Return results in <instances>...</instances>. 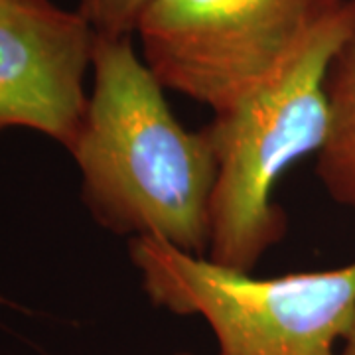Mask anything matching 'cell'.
<instances>
[{
	"instance_id": "cell-1",
	"label": "cell",
	"mask_w": 355,
	"mask_h": 355,
	"mask_svg": "<svg viewBox=\"0 0 355 355\" xmlns=\"http://www.w3.org/2000/svg\"><path fill=\"white\" fill-rule=\"evenodd\" d=\"M87 107L71 154L83 205L105 231L205 257L217 160L188 130L132 38H95Z\"/></svg>"
},
{
	"instance_id": "cell-2",
	"label": "cell",
	"mask_w": 355,
	"mask_h": 355,
	"mask_svg": "<svg viewBox=\"0 0 355 355\" xmlns=\"http://www.w3.org/2000/svg\"><path fill=\"white\" fill-rule=\"evenodd\" d=\"M355 28V0L310 36L270 81L203 127L217 176L209 245L217 265L253 272L288 229L275 190L298 160L318 154L328 128V71Z\"/></svg>"
},
{
	"instance_id": "cell-3",
	"label": "cell",
	"mask_w": 355,
	"mask_h": 355,
	"mask_svg": "<svg viewBox=\"0 0 355 355\" xmlns=\"http://www.w3.org/2000/svg\"><path fill=\"white\" fill-rule=\"evenodd\" d=\"M128 257L154 306L209 324L217 355H340L355 322V261L259 279L153 237Z\"/></svg>"
},
{
	"instance_id": "cell-4",
	"label": "cell",
	"mask_w": 355,
	"mask_h": 355,
	"mask_svg": "<svg viewBox=\"0 0 355 355\" xmlns=\"http://www.w3.org/2000/svg\"><path fill=\"white\" fill-rule=\"evenodd\" d=\"M347 0H158L140 55L162 87L225 113L279 73Z\"/></svg>"
},
{
	"instance_id": "cell-5",
	"label": "cell",
	"mask_w": 355,
	"mask_h": 355,
	"mask_svg": "<svg viewBox=\"0 0 355 355\" xmlns=\"http://www.w3.org/2000/svg\"><path fill=\"white\" fill-rule=\"evenodd\" d=\"M95 32L51 0H0V135L28 128L65 150L81 127Z\"/></svg>"
},
{
	"instance_id": "cell-6",
	"label": "cell",
	"mask_w": 355,
	"mask_h": 355,
	"mask_svg": "<svg viewBox=\"0 0 355 355\" xmlns=\"http://www.w3.org/2000/svg\"><path fill=\"white\" fill-rule=\"evenodd\" d=\"M326 95L328 128L316 176L334 202L355 209V28L331 62Z\"/></svg>"
},
{
	"instance_id": "cell-7",
	"label": "cell",
	"mask_w": 355,
	"mask_h": 355,
	"mask_svg": "<svg viewBox=\"0 0 355 355\" xmlns=\"http://www.w3.org/2000/svg\"><path fill=\"white\" fill-rule=\"evenodd\" d=\"M158 0H79L77 10L85 16L95 36L132 38L142 16Z\"/></svg>"
},
{
	"instance_id": "cell-8",
	"label": "cell",
	"mask_w": 355,
	"mask_h": 355,
	"mask_svg": "<svg viewBox=\"0 0 355 355\" xmlns=\"http://www.w3.org/2000/svg\"><path fill=\"white\" fill-rule=\"evenodd\" d=\"M340 355H355V322L343 338L342 345H340Z\"/></svg>"
},
{
	"instance_id": "cell-9",
	"label": "cell",
	"mask_w": 355,
	"mask_h": 355,
	"mask_svg": "<svg viewBox=\"0 0 355 355\" xmlns=\"http://www.w3.org/2000/svg\"><path fill=\"white\" fill-rule=\"evenodd\" d=\"M174 355H193V354H188V352H178V354Z\"/></svg>"
}]
</instances>
